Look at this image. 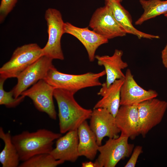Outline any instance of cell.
<instances>
[{
  "instance_id": "1",
  "label": "cell",
  "mask_w": 167,
  "mask_h": 167,
  "mask_svg": "<svg viewBox=\"0 0 167 167\" xmlns=\"http://www.w3.org/2000/svg\"><path fill=\"white\" fill-rule=\"evenodd\" d=\"M45 129H40L33 132L24 131L12 137L20 161H24L35 155L50 153L53 149L54 142L62 136Z\"/></svg>"
},
{
  "instance_id": "2",
  "label": "cell",
  "mask_w": 167,
  "mask_h": 167,
  "mask_svg": "<svg viewBox=\"0 0 167 167\" xmlns=\"http://www.w3.org/2000/svg\"><path fill=\"white\" fill-rule=\"evenodd\" d=\"M74 94L67 90L55 88L54 97L58 108L59 126L61 133L77 130L84 121L90 119L92 110L80 106L76 101Z\"/></svg>"
},
{
  "instance_id": "3",
  "label": "cell",
  "mask_w": 167,
  "mask_h": 167,
  "mask_svg": "<svg viewBox=\"0 0 167 167\" xmlns=\"http://www.w3.org/2000/svg\"><path fill=\"white\" fill-rule=\"evenodd\" d=\"M105 75V70L97 73L72 75L60 72L54 67L48 71L43 79L55 88L64 89L75 94L82 89L101 86L100 79Z\"/></svg>"
},
{
  "instance_id": "4",
  "label": "cell",
  "mask_w": 167,
  "mask_h": 167,
  "mask_svg": "<svg viewBox=\"0 0 167 167\" xmlns=\"http://www.w3.org/2000/svg\"><path fill=\"white\" fill-rule=\"evenodd\" d=\"M43 56L42 48L36 43L17 47L10 60L0 68V78L5 79L17 78L28 66Z\"/></svg>"
},
{
  "instance_id": "5",
  "label": "cell",
  "mask_w": 167,
  "mask_h": 167,
  "mask_svg": "<svg viewBox=\"0 0 167 167\" xmlns=\"http://www.w3.org/2000/svg\"><path fill=\"white\" fill-rule=\"evenodd\" d=\"M45 19L47 22L48 38L46 44L42 48L43 56L52 59L63 60L61 39L64 34L65 23L60 12L57 9L49 8L45 11Z\"/></svg>"
},
{
  "instance_id": "6",
  "label": "cell",
  "mask_w": 167,
  "mask_h": 167,
  "mask_svg": "<svg viewBox=\"0 0 167 167\" xmlns=\"http://www.w3.org/2000/svg\"><path fill=\"white\" fill-rule=\"evenodd\" d=\"M129 137L121 133L117 138H109L103 145L99 146L100 154L94 162L95 167H114L121 160L129 157L134 145L128 143Z\"/></svg>"
},
{
  "instance_id": "7",
  "label": "cell",
  "mask_w": 167,
  "mask_h": 167,
  "mask_svg": "<svg viewBox=\"0 0 167 167\" xmlns=\"http://www.w3.org/2000/svg\"><path fill=\"white\" fill-rule=\"evenodd\" d=\"M52 60L43 56L21 73L17 78V84L12 89L14 97L18 98L31 85L44 79L48 71L55 67Z\"/></svg>"
},
{
  "instance_id": "8",
  "label": "cell",
  "mask_w": 167,
  "mask_h": 167,
  "mask_svg": "<svg viewBox=\"0 0 167 167\" xmlns=\"http://www.w3.org/2000/svg\"><path fill=\"white\" fill-rule=\"evenodd\" d=\"M89 26L109 40L125 36L127 33L115 20L107 5L97 9L90 21Z\"/></svg>"
},
{
  "instance_id": "9",
  "label": "cell",
  "mask_w": 167,
  "mask_h": 167,
  "mask_svg": "<svg viewBox=\"0 0 167 167\" xmlns=\"http://www.w3.org/2000/svg\"><path fill=\"white\" fill-rule=\"evenodd\" d=\"M153 98L138 105L139 132L144 137L161 121L167 109V102Z\"/></svg>"
},
{
  "instance_id": "10",
  "label": "cell",
  "mask_w": 167,
  "mask_h": 167,
  "mask_svg": "<svg viewBox=\"0 0 167 167\" xmlns=\"http://www.w3.org/2000/svg\"><path fill=\"white\" fill-rule=\"evenodd\" d=\"M54 89L42 79L23 92L21 95L29 97L38 110L46 113L51 119L55 120L57 113L53 99Z\"/></svg>"
},
{
  "instance_id": "11",
  "label": "cell",
  "mask_w": 167,
  "mask_h": 167,
  "mask_svg": "<svg viewBox=\"0 0 167 167\" xmlns=\"http://www.w3.org/2000/svg\"><path fill=\"white\" fill-rule=\"evenodd\" d=\"M89 126L95 135L97 143L101 145L104 138H117L120 132L116 124L115 117L107 109H93L90 118Z\"/></svg>"
},
{
  "instance_id": "12",
  "label": "cell",
  "mask_w": 167,
  "mask_h": 167,
  "mask_svg": "<svg viewBox=\"0 0 167 167\" xmlns=\"http://www.w3.org/2000/svg\"><path fill=\"white\" fill-rule=\"evenodd\" d=\"M156 92L147 90L140 86L135 80L131 70L127 69L120 91V105L138 104L147 100L156 98Z\"/></svg>"
},
{
  "instance_id": "13",
  "label": "cell",
  "mask_w": 167,
  "mask_h": 167,
  "mask_svg": "<svg viewBox=\"0 0 167 167\" xmlns=\"http://www.w3.org/2000/svg\"><path fill=\"white\" fill-rule=\"evenodd\" d=\"M64 32L74 36L81 43L85 48L91 62L95 60V53L98 48L109 42L108 39L93 30H90L88 27H78L68 22L64 23Z\"/></svg>"
},
{
  "instance_id": "14",
  "label": "cell",
  "mask_w": 167,
  "mask_h": 167,
  "mask_svg": "<svg viewBox=\"0 0 167 167\" xmlns=\"http://www.w3.org/2000/svg\"><path fill=\"white\" fill-rule=\"evenodd\" d=\"M120 106L115 117L116 124L121 133L134 139L140 134L138 105Z\"/></svg>"
},
{
  "instance_id": "15",
  "label": "cell",
  "mask_w": 167,
  "mask_h": 167,
  "mask_svg": "<svg viewBox=\"0 0 167 167\" xmlns=\"http://www.w3.org/2000/svg\"><path fill=\"white\" fill-rule=\"evenodd\" d=\"M66 133L57 139L55 148L53 149L50 154L56 160L74 162L79 156L77 129Z\"/></svg>"
},
{
  "instance_id": "16",
  "label": "cell",
  "mask_w": 167,
  "mask_h": 167,
  "mask_svg": "<svg viewBox=\"0 0 167 167\" xmlns=\"http://www.w3.org/2000/svg\"><path fill=\"white\" fill-rule=\"evenodd\" d=\"M123 54L122 50L116 49L111 56L95 55V58L97 60L98 65L105 68L106 76L105 82L107 87L116 80L125 78V74L122 72V70L127 68L128 64L122 60Z\"/></svg>"
},
{
  "instance_id": "17",
  "label": "cell",
  "mask_w": 167,
  "mask_h": 167,
  "mask_svg": "<svg viewBox=\"0 0 167 167\" xmlns=\"http://www.w3.org/2000/svg\"><path fill=\"white\" fill-rule=\"evenodd\" d=\"M124 81V78L116 80L108 87L105 82L102 84L97 94L102 98L93 109H105L115 117L120 106V91Z\"/></svg>"
},
{
  "instance_id": "18",
  "label": "cell",
  "mask_w": 167,
  "mask_h": 167,
  "mask_svg": "<svg viewBox=\"0 0 167 167\" xmlns=\"http://www.w3.org/2000/svg\"><path fill=\"white\" fill-rule=\"evenodd\" d=\"M121 3L115 0H105V5L110 7L115 20L127 34L135 35L139 39L160 38L159 36L146 33L135 28L132 24L130 14Z\"/></svg>"
},
{
  "instance_id": "19",
  "label": "cell",
  "mask_w": 167,
  "mask_h": 167,
  "mask_svg": "<svg viewBox=\"0 0 167 167\" xmlns=\"http://www.w3.org/2000/svg\"><path fill=\"white\" fill-rule=\"evenodd\" d=\"M77 132L79 156H84L90 160H93L98 151L99 145L97 143L96 136L86 120L79 126Z\"/></svg>"
},
{
  "instance_id": "20",
  "label": "cell",
  "mask_w": 167,
  "mask_h": 167,
  "mask_svg": "<svg viewBox=\"0 0 167 167\" xmlns=\"http://www.w3.org/2000/svg\"><path fill=\"white\" fill-rule=\"evenodd\" d=\"M9 132H5L0 127V138L4 143L3 149L0 153V162L2 167H17L20 161L17 149L13 143Z\"/></svg>"
},
{
  "instance_id": "21",
  "label": "cell",
  "mask_w": 167,
  "mask_h": 167,
  "mask_svg": "<svg viewBox=\"0 0 167 167\" xmlns=\"http://www.w3.org/2000/svg\"><path fill=\"white\" fill-rule=\"evenodd\" d=\"M143 12L135 22L141 25L145 22L161 15L167 13V0H139Z\"/></svg>"
},
{
  "instance_id": "22",
  "label": "cell",
  "mask_w": 167,
  "mask_h": 167,
  "mask_svg": "<svg viewBox=\"0 0 167 167\" xmlns=\"http://www.w3.org/2000/svg\"><path fill=\"white\" fill-rule=\"evenodd\" d=\"M64 161L56 160L50 153L35 155L22 162L19 167H56Z\"/></svg>"
},
{
  "instance_id": "23",
  "label": "cell",
  "mask_w": 167,
  "mask_h": 167,
  "mask_svg": "<svg viewBox=\"0 0 167 167\" xmlns=\"http://www.w3.org/2000/svg\"><path fill=\"white\" fill-rule=\"evenodd\" d=\"M6 80L0 78V105H4L8 108H14L23 101L25 96L21 95L15 98L12 90L8 92L5 91L3 85Z\"/></svg>"
},
{
  "instance_id": "24",
  "label": "cell",
  "mask_w": 167,
  "mask_h": 167,
  "mask_svg": "<svg viewBox=\"0 0 167 167\" xmlns=\"http://www.w3.org/2000/svg\"><path fill=\"white\" fill-rule=\"evenodd\" d=\"M18 0H1L0 5V22L2 23L12 11Z\"/></svg>"
},
{
  "instance_id": "25",
  "label": "cell",
  "mask_w": 167,
  "mask_h": 167,
  "mask_svg": "<svg viewBox=\"0 0 167 167\" xmlns=\"http://www.w3.org/2000/svg\"><path fill=\"white\" fill-rule=\"evenodd\" d=\"M143 152L142 147L141 146H136L133 150L131 156L125 165V167H134L140 155Z\"/></svg>"
},
{
  "instance_id": "26",
  "label": "cell",
  "mask_w": 167,
  "mask_h": 167,
  "mask_svg": "<svg viewBox=\"0 0 167 167\" xmlns=\"http://www.w3.org/2000/svg\"><path fill=\"white\" fill-rule=\"evenodd\" d=\"M161 58L163 64L167 69V44L161 52Z\"/></svg>"
},
{
  "instance_id": "27",
  "label": "cell",
  "mask_w": 167,
  "mask_h": 167,
  "mask_svg": "<svg viewBox=\"0 0 167 167\" xmlns=\"http://www.w3.org/2000/svg\"><path fill=\"white\" fill-rule=\"evenodd\" d=\"M82 167H95L94 163L91 161L83 162L82 164Z\"/></svg>"
},
{
  "instance_id": "28",
  "label": "cell",
  "mask_w": 167,
  "mask_h": 167,
  "mask_svg": "<svg viewBox=\"0 0 167 167\" xmlns=\"http://www.w3.org/2000/svg\"><path fill=\"white\" fill-rule=\"evenodd\" d=\"M117 1H118L120 2H122V1H123V0H115Z\"/></svg>"
},
{
  "instance_id": "29",
  "label": "cell",
  "mask_w": 167,
  "mask_h": 167,
  "mask_svg": "<svg viewBox=\"0 0 167 167\" xmlns=\"http://www.w3.org/2000/svg\"><path fill=\"white\" fill-rule=\"evenodd\" d=\"M164 16L167 18V13L164 15Z\"/></svg>"
}]
</instances>
